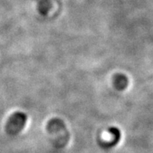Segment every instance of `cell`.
<instances>
[{
    "instance_id": "cell-1",
    "label": "cell",
    "mask_w": 153,
    "mask_h": 153,
    "mask_svg": "<svg viewBox=\"0 0 153 153\" xmlns=\"http://www.w3.org/2000/svg\"><path fill=\"white\" fill-rule=\"evenodd\" d=\"M27 117L22 112H16L9 118L6 123V132L10 135H16L22 131L26 125Z\"/></svg>"
},
{
    "instance_id": "cell-2",
    "label": "cell",
    "mask_w": 153,
    "mask_h": 153,
    "mask_svg": "<svg viewBox=\"0 0 153 153\" xmlns=\"http://www.w3.org/2000/svg\"><path fill=\"white\" fill-rule=\"evenodd\" d=\"M47 130L49 133L58 134L59 141L62 145H65L69 140V133L66 125L62 120L59 118H53L47 123Z\"/></svg>"
},
{
    "instance_id": "cell-3",
    "label": "cell",
    "mask_w": 153,
    "mask_h": 153,
    "mask_svg": "<svg viewBox=\"0 0 153 153\" xmlns=\"http://www.w3.org/2000/svg\"><path fill=\"white\" fill-rule=\"evenodd\" d=\"M113 85L117 91H123L128 85L127 77L123 74H116L113 77Z\"/></svg>"
},
{
    "instance_id": "cell-4",
    "label": "cell",
    "mask_w": 153,
    "mask_h": 153,
    "mask_svg": "<svg viewBox=\"0 0 153 153\" xmlns=\"http://www.w3.org/2000/svg\"><path fill=\"white\" fill-rule=\"evenodd\" d=\"M108 132L109 133V134H111L113 136V140L111 141L109 145H107L106 149H109V148H112V147H114L115 145H117L118 142L120 141V131L118 128L117 127H109V129H108Z\"/></svg>"
}]
</instances>
